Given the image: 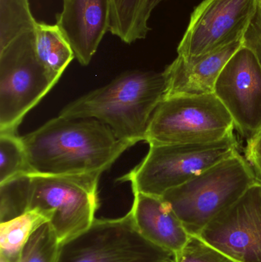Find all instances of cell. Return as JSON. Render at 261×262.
I'll list each match as a JSON object with an SVG mask.
<instances>
[{"label":"cell","mask_w":261,"mask_h":262,"mask_svg":"<svg viewBox=\"0 0 261 262\" xmlns=\"http://www.w3.org/2000/svg\"><path fill=\"white\" fill-rule=\"evenodd\" d=\"M101 173L29 172L0 185L1 222L37 209L45 214L60 245L88 229L99 207Z\"/></svg>","instance_id":"1"},{"label":"cell","mask_w":261,"mask_h":262,"mask_svg":"<svg viewBox=\"0 0 261 262\" xmlns=\"http://www.w3.org/2000/svg\"><path fill=\"white\" fill-rule=\"evenodd\" d=\"M21 140L32 172L51 175L102 174L133 146L98 120L60 116Z\"/></svg>","instance_id":"2"},{"label":"cell","mask_w":261,"mask_h":262,"mask_svg":"<svg viewBox=\"0 0 261 262\" xmlns=\"http://www.w3.org/2000/svg\"><path fill=\"white\" fill-rule=\"evenodd\" d=\"M163 72L128 71L106 85L72 101L58 116L90 118L108 126L120 140L145 141L150 120L165 96Z\"/></svg>","instance_id":"3"},{"label":"cell","mask_w":261,"mask_h":262,"mask_svg":"<svg viewBox=\"0 0 261 262\" xmlns=\"http://www.w3.org/2000/svg\"><path fill=\"white\" fill-rule=\"evenodd\" d=\"M239 152L162 195L190 235H199L221 212L260 182Z\"/></svg>","instance_id":"4"},{"label":"cell","mask_w":261,"mask_h":262,"mask_svg":"<svg viewBox=\"0 0 261 262\" xmlns=\"http://www.w3.org/2000/svg\"><path fill=\"white\" fill-rule=\"evenodd\" d=\"M234 134L209 143L150 146L145 158L118 181L149 195L162 196L239 152Z\"/></svg>","instance_id":"5"},{"label":"cell","mask_w":261,"mask_h":262,"mask_svg":"<svg viewBox=\"0 0 261 262\" xmlns=\"http://www.w3.org/2000/svg\"><path fill=\"white\" fill-rule=\"evenodd\" d=\"M234 121L215 94L161 101L146 133L150 146L219 141L233 134Z\"/></svg>","instance_id":"6"},{"label":"cell","mask_w":261,"mask_h":262,"mask_svg":"<svg viewBox=\"0 0 261 262\" xmlns=\"http://www.w3.org/2000/svg\"><path fill=\"white\" fill-rule=\"evenodd\" d=\"M55 84L35 55V31L0 50V132L16 133Z\"/></svg>","instance_id":"7"},{"label":"cell","mask_w":261,"mask_h":262,"mask_svg":"<svg viewBox=\"0 0 261 262\" xmlns=\"http://www.w3.org/2000/svg\"><path fill=\"white\" fill-rule=\"evenodd\" d=\"M175 255L149 242L136 229L131 212L93 224L61 245L57 262H168Z\"/></svg>","instance_id":"8"},{"label":"cell","mask_w":261,"mask_h":262,"mask_svg":"<svg viewBox=\"0 0 261 262\" xmlns=\"http://www.w3.org/2000/svg\"><path fill=\"white\" fill-rule=\"evenodd\" d=\"M257 7V0H203L191 14L178 55L202 56L244 41Z\"/></svg>","instance_id":"9"},{"label":"cell","mask_w":261,"mask_h":262,"mask_svg":"<svg viewBox=\"0 0 261 262\" xmlns=\"http://www.w3.org/2000/svg\"><path fill=\"white\" fill-rule=\"evenodd\" d=\"M214 94L226 107L234 127L247 141L261 130V66L242 46L221 72Z\"/></svg>","instance_id":"10"},{"label":"cell","mask_w":261,"mask_h":262,"mask_svg":"<svg viewBox=\"0 0 261 262\" xmlns=\"http://www.w3.org/2000/svg\"><path fill=\"white\" fill-rule=\"evenodd\" d=\"M237 262H261V181L199 234Z\"/></svg>","instance_id":"11"},{"label":"cell","mask_w":261,"mask_h":262,"mask_svg":"<svg viewBox=\"0 0 261 262\" xmlns=\"http://www.w3.org/2000/svg\"><path fill=\"white\" fill-rule=\"evenodd\" d=\"M111 0H63L57 26L80 64L86 66L110 31Z\"/></svg>","instance_id":"12"},{"label":"cell","mask_w":261,"mask_h":262,"mask_svg":"<svg viewBox=\"0 0 261 262\" xmlns=\"http://www.w3.org/2000/svg\"><path fill=\"white\" fill-rule=\"evenodd\" d=\"M243 46V41H236L202 56L178 55L163 72L167 82L164 99L214 94L221 72Z\"/></svg>","instance_id":"13"},{"label":"cell","mask_w":261,"mask_h":262,"mask_svg":"<svg viewBox=\"0 0 261 262\" xmlns=\"http://www.w3.org/2000/svg\"><path fill=\"white\" fill-rule=\"evenodd\" d=\"M131 212L136 229L150 243L176 255L190 235L163 199L132 188Z\"/></svg>","instance_id":"14"},{"label":"cell","mask_w":261,"mask_h":262,"mask_svg":"<svg viewBox=\"0 0 261 262\" xmlns=\"http://www.w3.org/2000/svg\"><path fill=\"white\" fill-rule=\"evenodd\" d=\"M35 52L52 81L58 82L75 58L67 40L56 24L38 23L35 29Z\"/></svg>","instance_id":"15"},{"label":"cell","mask_w":261,"mask_h":262,"mask_svg":"<svg viewBox=\"0 0 261 262\" xmlns=\"http://www.w3.org/2000/svg\"><path fill=\"white\" fill-rule=\"evenodd\" d=\"M153 0H111L110 32L131 44L147 37Z\"/></svg>","instance_id":"16"},{"label":"cell","mask_w":261,"mask_h":262,"mask_svg":"<svg viewBox=\"0 0 261 262\" xmlns=\"http://www.w3.org/2000/svg\"><path fill=\"white\" fill-rule=\"evenodd\" d=\"M49 223L45 214L37 209L26 211L0 225V258L18 262L21 252L32 234Z\"/></svg>","instance_id":"17"},{"label":"cell","mask_w":261,"mask_h":262,"mask_svg":"<svg viewBox=\"0 0 261 262\" xmlns=\"http://www.w3.org/2000/svg\"><path fill=\"white\" fill-rule=\"evenodd\" d=\"M37 23L29 0H0V50L22 34L35 31Z\"/></svg>","instance_id":"18"},{"label":"cell","mask_w":261,"mask_h":262,"mask_svg":"<svg viewBox=\"0 0 261 262\" xmlns=\"http://www.w3.org/2000/svg\"><path fill=\"white\" fill-rule=\"evenodd\" d=\"M32 172L21 137L15 132H0V185Z\"/></svg>","instance_id":"19"},{"label":"cell","mask_w":261,"mask_h":262,"mask_svg":"<svg viewBox=\"0 0 261 262\" xmlns=\"http://www.w3.org/2000/svg\"><path fill=\"white\" fill-rule=\"evenodd\" d=\"M60 245L49 223L37 229L25 246L18 262H57Z\"/></svg>","instance_id":"20"},{"label":"cell","mask_w":261,"mask_h":262,"mask_svg":"<svg viewBox=\"0 0 261 262\" xmlns=\"http://www.w3.org/2000/svg\"><path fill=\"white\" fill-rule=\"evenodd\" d=\"M175 262H237L199 235H190L184 247L175 255Z\"/></svg>","instance_id":"21"},{"label":"cell","mask_w":261,"mask_h":262,"mask_svg":"<svg viewBox=\"0 0 261 262\" xmlns=\"http://www.w3.org/2000/svg\"><path fill=\"white\" fill-rule=\"evenodd\" d=\"M244 46L251 49L261 66V0H257L255 15L244 38Z\"/></svg>","instance_id":"22"},{"label":"cell","mask_w":261,"mask_h":262,"mask_svg":"<svg viewBox=\"0 0 261 262\" xmlns=\"http://www.w3.org/2000/svg\"><path fill=\"white\" fill-rule=\"evenodd\" d=\"M245 148V158L251 164L261 181V130L248 140Z\"/></svg>","instance_id":"23"},{"label":"cell","mask_w":261,"mask_h":262,"mask_svg":"<svg viewBox=\"0 0 261 262\" xmlns=\"http://www.w3.org/2000/svg\"><path fill=\"white\" fill-rule=\"evenodd\" d=\"M167 1V0H153V3H152V7L154 9L159 3H162V2Z\"/></svg>","instance_id":"24"},{"label":"cell","mask_w":261,"mask_h":262,"mask_svg":"<svg viewBox=\"0 0 261 262\" xmlns=\"http://www.w3.org/2000/svg\"><path fill=\"white\" fill-rule=\"evenodd\" d=\"M0 262H9L6 260L3 259V258H0Z\"/></svg>","instance_id":"25"},{"label":"cell","mask_w":261,"mask_h":262,"mask_svg":"<svg viewBox=\"0 0 261 262\" xmlns=\"http://www.w3.org/2000/svg\"><path fill=\"white\" fill-rule=\"evenodd\" d=\"M168 262H175V259L174 260H172V261H168Z\"/></svg>","instance_id":"26"}]
</instances>
